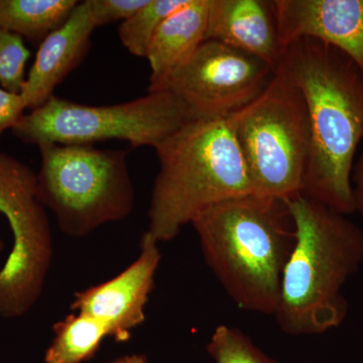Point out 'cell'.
I'll return each mask as SVG.
<instances>
[{"label":"cell","instance_id":"8","mask_svg":"<svg viewBox=\"0 0 363 363\" xmlns=\"http://www.w3.org/2000/svg\"><path fill=\"white\" fill-rule=\"evenodd\" d=\"M0 214L13 233V247L0 269V317L23 316L42 295L51 266L52 238L45 208L38 200L37 174L0 152Z\"/></svg>","mask_w":363,"mask_h":363},{"label":"cell","instance_id":"22","mask_svg":"<svg viewBox=\"0 0 363 363\" xmlns=\"http://www.w3.org/2000/svg\"><path fill=\"white\" fill-rule=\"evenodd\" d=\"M351 185H352L355 212L357 211L363 218V152L357 164L353 166Z\"/></svg>","mask_w":363,"mask_h":363},{"label":"cell","instance_id":"12","mask_svg":"<svg viewBox=\"0 0 363 363\" xmlns=\"http://www.w3.org/2000/svg\"><path fill=\"white\" fill-rule=\"evenodd\" d=\"M96 28L87 0L79 2L68 20L40 44L21 94L26 107L38 108L86 58Z\"/></svg>","mask_w":363,"mask_h":363},{"label":"cell","instance_id":"19","mask_svg":"<svg viewBox=\"0 0 363 363\" xmlns=\"http://www.w3.org/2000/svg\"><path fill=\"white\" fill-rule=\"evenodd\" d=\"M30 57L23 38L0 28V86L4 89L21 94Z\"/></svg>","mask_w":363,"mask_h":363},{"label":"cell","instance_id":"1","mask_svg":"<svg viewBox=\"0 0 363 363\" xmlns=\"http://www.w3.org/2000/svg\"><path fill=\"white\" fill-rule=\"evenodd\" d=\"M276 70L302 93L310 157L302 195L343 215L354 213L351 174L363 140V73L343 52L303 38L284 48Z\"/></svg>","mask_w":363,"mask_h":363},{"label":"cell","instance_id":"5","mask_svg":"<svg viewBox=\"0 0 363 363\" xmlns=\"http://www.w3.org/2000/svg\"><path fill=\"white\" fill-rule=\"evenodd\" d=\"M39 149L38 200L54 214L62 233L84 238L130 216L135 193L128 150L58 143Z\"/></svg>","mask_w":363,"mask_h":363},{"label":"cell","instance_id":"2","mask_svg":"<svg viewBox=\"0 0 363 363\" xmlns=\"http://www.w3.org/2000/svg\"><path fill=\"white\" fill-rule=\"evenodd\" d=\"M208 267L241 310L274 315L296 243L288 202L255 194L219 203L192 221Z\"/></svg>","mask_w":363,"mask_h":363},{"label":"cell","instance_id":"16","mask_svg":"<svg viewBox=\"0 0 363 363\" xmlns=\"http://www.w3.org/2000/svg\"><path fill=\"white\" fill-rule=\"evenodd\" d=\"M54 337L45 351V363H83L91 359L108 330L94 318L73 312L52 326Z\"/></svg>","mask_w":363,"mask_h":363},{"label":"cell","instance_id":"9","mask_svg":"<svg viewBox=\"0 0 363 363\" xmlns=\"http://www.w3.org/2000/svg\"><path fill=\"white\" fill-rule=\"evenodd\" d=\"M274 69L262 60L215 40H204L184 65L147 91L173 93L191 121L225 119L255 99Z\"/></svg>","mask_w":363,"mask_h":363},{"label":"cell","instance_id":"20","mask_svg":"<svg viewBox=\"0 0 363 363\" xmlns=\"http://www.w3.org/2000/svg\"><path fill=\"white\" fill-rule=\"evenodd\" d=\"M96 28L128 20L147 4V0H87Z\"/></svg>","mask_w":363,"mask_h":363},{"label":"cell","instance_id":"15","mask_svg":"<svg viewBox=\"0 0 363 363\" xmlns=\"http://www.w3.org/2000/svg\"><path fill=\"white\" fill-rule=\"evenodd\" d=\"M77 0H0V28L33 43H42L60 28Z\"/></svg>","mask_w":363,"mask_h":363},{"label":"cell","instance_id":"13","mask_svg":"<svg viewBox=\"0 0 363 363\" xmlns=\"http://www.w3.org/2000/svg\"><path fill=\"white\" fill-rule=\"evenodd\" d=\"M205 40H215L278 66L284 48L272 1L209 0Z\"/></svg>","mask_w":363,"mask_h":363},{"label":"cell","instance_id":"14","mask_svg":"<svg viewBox=\"0 0 363 363\" xmlns=\"http://www.w3.org/2000/svg\"><path fill=\"white\" fill-rule=\"evenodd\" d=\"M208 9L209 0H188L162 21L147 55L152 70L150 84L184 65L199 49L206 35Z\"/></svg>","mask_w":363,"mask_h":363},{"label":"cell","instance_id":"18","mask_svg":"<svg viewBox=\"0 0 363 363\" xmlns=\"http://www.w3.org/2000/svg\"><path fill=\"white\" fill-rule=\"evenodd\" d=\"M207 352L215 363H278L267 357L243 332L227 325L215 328Z\"/></svg>","mask_w":363,"mask_h":363},{"label":"cell","instance_id":"4","mask_svg":"<svg viewBox=\"0 0 363 363\" xmlns=\"http://www.w3.org/2000/svg\"><path fill=\"white\" fill-rule=\"evenodd\" d=\"M159 172L147 233L168 242L208 208L253 194L247 164L227 119L190 121L155 147Z\"/></svg>","mask_w":363,"mask_h":363},{"label":"cell","instance_id":"11","mask_svg":"<svg viewBox=\"0 0 363 363\" xmlns=\"http://www.w3.org/2000/svg\"><path fill=\"white\" fill-rule=\"evenodd\" d=\"M283 48L303 38L343 52L363 73V0H272Z\"/></svg>","mask_w":363,"mask_h":363},{"label":"cell","instance_id":"23","mask_svg":"<svg viewBox=\"0 0 363 363\" xmlns=\"http://www.w3.org/2000/svg\"><path fill=\"white\" fill-rule=\"evenodd\" d=\"M111 363H149V360L143 354H130L117 358Z\"/></svg>","mask_w":363,"mask_h":363},{"label":"cell","instance_id":"7","mask_svg":"<svg viewBox=\"0 0 363 363\" xmlns=\"http://www.w3.org/2000/svg\"><path fill=\"white\" fill-rule=\"evenodd\" d=\"M187 108L173 93L147 91L145 96L108 106H91L71 100L50 98L23 114L13 126L21 142L93 145L108 140L130 143L131 147H156L190 121Z\"/></svg>","mask_w":363,"mask_h":363},{"label":"cell","instance_id":"24","mask_svg":"<svg viewBox=\"0 0 363 363\" xmlns=\"http://www.w3.org/2000/svg\"><path fill=\"white\" fill-rule=\"evenodd\" d=\"M4 240L0 238V255H1V252H4Z\"/></svg>","mask_w":363,"mask_h":363},{"label":"cell","instance_id":"21","mask_svg":"<svg viewBox=\"0 0 363 363\" xmlns=\"http://www.w3.org/2000/svg\"><path fill=\"white\" fill-rule=\"evenodd\" d=\"M26 108L23 95L9 92L0 86V136L9 128L13 130Z\"/></svg>","mask_w":363,"mask_h":363},{"label":"cell","instance_id":"3","mask_svg":"<svg viewBox=\"0 0 363 363\" xmlns=\"http://www.w3.org/2000/svg\"><path fill=\"white\" fill-rule=\"evenodd\" d=\"M296 243L281 281L274 316L294 336L338 328L350 310L343 286L363 264V231L330 208L302 194L286 200Z\"/></svg>","mask_w":363,"mask_h":363},{"label":"cell","instance_id":"6","mask_svg":"<svg viewBox=\"0 0 363 363\" xmlns=\"http://www.w3.org/2000/svg\"><path fill=\"white\" fill-rule=\"evenodd\" d=\"M245 160L253 194L291 200L302 194L310 125L301 91L278 70L252 102L226 117Z\"/></svg>","mask_w":363,"mask_h":363},{"label":"cell","instance_id":"10","mask_svg":"<svg viewBox=\"0 0 363 363\" xmlns=\"http://www.w3.org/2000/svg\"><path fill=\"white\" fill-rule=\"evenodd\" d=\"M159 245L145 231L138 259L109 281L76 293L72 311L94 318L116 342L128 341L131 332L145 321V307L162 259Z\"/></svg>","mask_w":363,"mask_h":363},{"label":"cell","instance_id":"17","mask_svg":"<svg viewBox=\"0 0 363 363\" xmlns=\"http://www.w3.org/2000/svg\"><path fill=\"white\" fill-rule=\"evenodd\" d=\"M188 0H147V4L119 26V39L130 54L147 58L150 45L162 21Z\"/></svg>","mask_w":363,"mask_h":363}]
</instances>
